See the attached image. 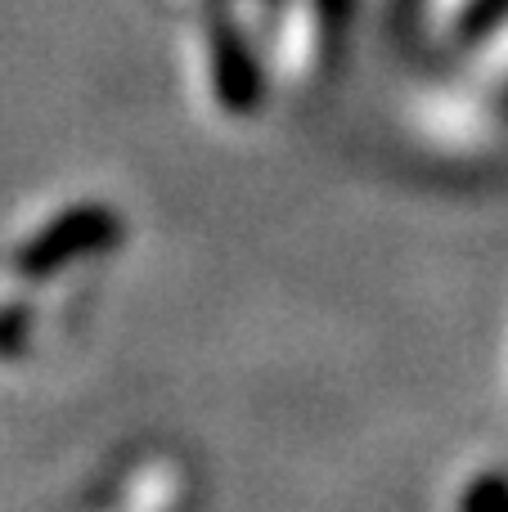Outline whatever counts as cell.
I'll return each mask as SVG.
<instances>
[{"label": "cell", "instance_id": "cell-1", "mask_svg": "<svg viewBox=\"0 0 508 512\" xmlns=\"http://www.w3.org/2000/svg\"><path fill=\"white\" fill-rule=\"evenodd\" d=\"M117 239V216H108L104 207H77V212H63L59 221H50L41 234H32L27 248L14 252V270L36 279L45 270H59L68 261H86L99 248Z\"/></svg>", "mask_w": 508, "mask_h": 512}, {"label": "cell", "instance_id": "cell-2", "mask_svg": "<svg viewBox=\"0 0 508 512\" xmlns=\"http://www.w3.org/2000/svg\"><path fill=\"white\" fill-rule=\"evenodd\" d=\"M459 512H508V477H482L464 490Z\"/></svg>", "mask_w": 508, "mask_h": 512}]
</instances>
